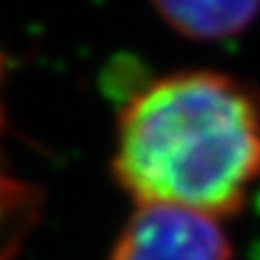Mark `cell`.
<instances>
[{"mask_svg":"<svg viewBox=\"0 0 260 260\" xmlns=\"http://www.w3.org/2000/svg\"><path fill=\"white\" fill-rule=\"evenodd\" d=\"M111 174L135 205L241 212L260 181V92L207 68L154 77L118 111Z\"/></svg>","mask_w":260,"mask_h":260,"instance_id":"6da1fadb","label":"cell"},{"mask_svg":"<svg viewBox=\"0 0 260 260\" xmlns=\"http://www.w3.org/2000/svg\"><path fill=\"white\" fill-rule=\"evenodd\" d=\"M109 260H234V243L217 217L171 205H138Z\"/></svg>","mask_w":260,"mask_h":260,"instance_id":"7a4b0ae2","label":"cell"},{"mask_svg":"<svg viewBox=\"0 0 260 260\" xmlns=\"http://www.w3.org/2000/svg\"><path fill=\"white\" fill-rule=\"evenodd\" d=\"M159 19L188 41L222 44L246 34L260 17V0H149Z\"/></svg>","mask_w":260,"mask_h":260,"instance_id":"3957f363","label":"cell"},{"mask_svg":"<svg viewBox=\"0 0 260 260\" xmlns=\"http://www.w3.org/2000/svg\"><path fill=\"white\" fill-rule=\"evenodd\" d=\"M253 260H260V243L255 246V253H253Z\"/></svg>","mask_w":260,"mask_h":260,"instance_id":"277c9868","label":"cell"}]
</instances>
